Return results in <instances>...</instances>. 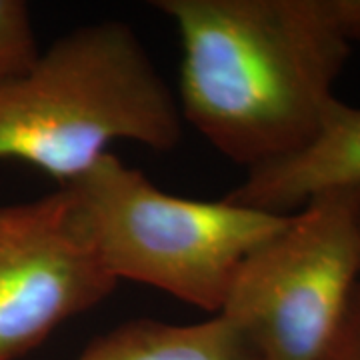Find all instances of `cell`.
I'll return each instance as SVG.
<instances>
[{"instance_id":"cell-1","label":"cell","mask_w":360,"mask_h":360,"mask_svg":"<svg viewBox=\"0 0 360 360\" xmlns=\"http://www.w3.org/2000/svg\"><path fill=\"white\" fill-rule=\"evenodd\" d=\"M179 32L182 122L220 155L266 167L321 129L352 44L333 0H156Z\"/></svg>"},{"instance_id":"cell-2","label":"cell","mask_w":360,"mask_h":360,"mask_svg":"<svg viewBox=\"0 0 360 360\" xmlns=\"http://www.w3.org/2000/svg\"><path fill=\"white\" fill-rule=\"evenodd\" d=\"M176 94L127 22L82 25L0 82V158L58 182L84 174L112 142L167 153L182 141Z\"/></svg>"},{"instance_id":"cell-3","label":"cell","mask_w":360,"mask_h":360,"mask_svg":"<svg viewBox=\"0 0 360 360\" xmlns=\"http://www.w3.org/2000/svg\"><path fill=\"white\" fill-rule=\"evenodd\" d=\"M60 191L116 283L146 284L212 314L240 262L288 220L229 198L168 194L112 153Z\"/></svg>"},{"instance_id":"cell-4","label":"cell","mask_w":360,"mask_h":360,"mask_svg":"<svg viewBox=\"0 0 360 360\" xmlns=\"http://www.w3.org/2000/svg\"><path fill=\"white\" fill-rule=\"evenodd\" d=\"M359 283L360 188H336L240 262L219 314L258 360H319Z\"/></svg>"},{"instance_id":"cell-5","label":"cell","mask_w":360,"mask_h":360,"mask_svg":"<svg viewBox=\"0 0 360 360\" xmlns=\"http://www.w3.org/2000/svg\"><path fill=\"white\" fill-rule=\"evenodd\" d=\"M116 286L60 188L0 206V360L37 348Z\"/></svg>"},{"instance_id":"cell-6","label":"cell","mask_w":360,"mask_h":360,"mask_svg":"<svg viewBox=\"0 0 360 360\" xmlns=\"http://www.w3.org/2000/svg\"><path fill=\"white\" fill-rule=\"evenodd\" d=\"M336 188H360V106L338 98L304 148L246 172L226 198L288 217L310 198Z\"/></svg>"},{"instance_id":"cell-7","label":"cell","mask_w":360,"mask_h":360,"mask_svg":"<svg viewBox=\"0 0 360 360\" xmlns=\"http://www.w3.org/2000/svg\"><path fill=\"white\" fill-rule=\"evenodd\" d=\"M77 360H258L231 322L214 314L194 324L141 319L98 336Z\"/></svg>"},{"instance_id":"cell-8","label":"cell","mask_w":360,"mask_h":360,"mask_svg":"<svg viewBox=\"0 0 360 360\" xmlns=\"http://www.w3.org/2000/svg\"><path fill=\"white\" fill-rule=\"evenodd\" d=\"M39 54L28 4L22 0H0V82L25 72Z\"/></svg>"},{"instance_id":"cell-9","label":"cell","mask_w":360,"mask_h":360,"mask_svg":"<svg viewBox=\"0 0 360 360\" xmlns=\"http://www.w3.org/2000/svg\"><path fill=\"white\" fill-rule=\"evenodd\" d=\"M319 360H360V283L350 296L333 340Z\"/></svg>"},{"instance_id":"cell-10","label":"cell","mask_w":360,"mask_h":360,"mask_svg":"<svg viewBox=\"0 0 360 360\" xmlns=\"http://www.w3.org/2000/svg\"><path fill=\"white\" fill-rule=\"evenodd\" d=\"M333 8L348 42H360V0H333Z\"/></svg>"}]
</instances>
